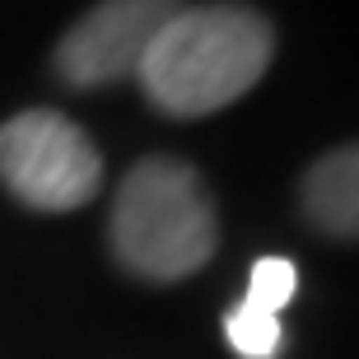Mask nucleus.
<instances>
[{
	"label": "nucleus",
	"mask_w": 359,
	"mask_h": 359,
	"mask_svg": "<svg viewBox=\"0 0 359 359\" xmlns=\"http://www.w3.org/2000/svg\"><path fill=\"white\" fill-rule=\"evenodd\" d=\"M276 28L262 10L238 0L182 5L145 52L135 80L163 117H210L238 103L266 75Z\"/></svg>",
	"instance_id": "f257e3e1"
},
{
	"label": "nucleus",
	"mask_w": 359,
	"mask_h": 359,
	"mask_svg": "<svg viewBox=\"0 0 359 359\" xmlns=\"http://www.w3.org/2000/svg\"><path fill=\"white\" fill-rule=\"evenodd\" d=\"M112 257L140 280L173 285L215 257L219 219L201 173L173 154H149L121 177L107 219Z\"/></svg>",
	"instance_id": "f03ea898"
},
{
	"label": "nucleus",
	"mask_w": 359,
	"mask_h": 359,
	"mask_svg": "<svg viewBox=\"0 0 359 359\" xmlns=\"http://www.w3.org/2000/svg\"><path fill=\"white\" fill-rule=\"evenodd\" d=\"M0 182L28 210H80L103 187V154L70 117L52 107H28L0 126Z\"/></svg>",
	"instance_id": "7ed1b4c3"
},
{
	"label": "nucleus",
	"mask_w": 359,
	"mask_h": 359,
	"mask_svg": "<svg viewBox=\"0 0 359 359\" xmlns=\"http://www.w3.org/2000/svg\"><path fill=\"white\" fill-rule=\"evenodd\" d=\"M187 0H98L56 42V80L70 89H103V84L135 75L163 24Z\"/></svg>",
	"instance_id": "20e7f679"
},
{
	"label": "nucleus",
	"mask_w": 359,
	"mask_h": 359,
	"mask_svg": "<svg viewBox=\"0 0 359 359\" xmlns=\"http://www.w3.org/2000/svg\"><path fill=\"white\" fill-rule=\"evenodd\" d=\"M308 224L332 238H359V140L322 154L299 187Z\"/></svg>",
	"instance_id": "39448f33"
},
{
	"label": "nucleus",
	"mask_w": 359,
	"mask_h": 359,
	"mask_svg": "<svg viewBox=\"0 0 359 359\" xmlns=\"http://www.w3.org/2000/svg\"><path fill=\"white\" fill-rule=\"evenodd\" d=\"M224 341L238 359H280L285 332H280L276 313H262L252 304H238L224 313Z\"/></svg>",
	"instance_id": "423d86ee"
},
{
	"label": "nucleus",
	"mask_w": 359,
	"mask_h": 359,
	"mask_svg": "<svg viewBox=\"0 0 359 359\" xmlns=\"http://www.w3.org/2000/svg\"><path fill=\"white\" fill-rule=\"evenodd\" d=\"M294 290H299V271H294L290 257H262L252 266V276H248V299L243 304L280 318V308L294 299Z\"/></svg>",
	"instance_id": "0eeeda50"
}]
</instances>
